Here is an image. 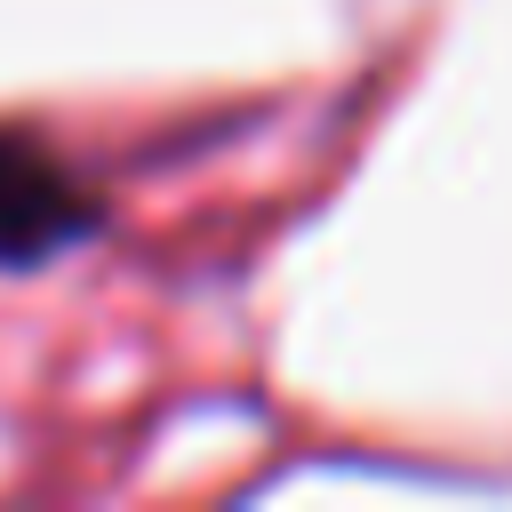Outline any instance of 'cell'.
<instances>
[{
	"label": "cell",
	"instance_id": "6da1fadb",
	"mask_svg": "<svg viewBox=\"0 0 512 512\" xmlns=\"http://www.w3.org/2000/svg\"><path fill=\"white\" fill-rule=\"evenodd\" d=\"M88 224V192L24 136H0V264H32Z\"/></svg>",
	"mask_w": 512,
	"mask_h": 512
}]
</instances>
